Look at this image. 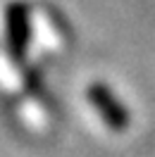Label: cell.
Listing matches in <instances>:
<instances>
[{
    "mask_svg": "<svg viewBox=\"0 0 155 157\" xmlns=\"http://www.w3.org/2000/svg\"><path fill=\"white\" fill-rule=\"evenodd\" d=\"M29 12L24 5H12L7 10V40H10V50L14 55H22V50L26 45L29 38Z\"/></svg>",
    "mask_w": 155,
    "mask_h": 157,
    "instance_id": "cell-2",
    "label": "cell"
},
{
    "mask_svg": "<svg viewBox=\"0 0 155 157\" xmlns=\"http://www.w3.org/2000/svg\"><path fill=\"white\" fill-rule=\"evenodd\" d=\"M88 100H91V102L98 107L100 117L105 119L112 128L122 131V128L126 126L129 117H126L124 107L119 105V100H117L115 95L105 88V86H100V83H98V86H91V88H88Z\"/></svg>",
    "mask_w": 155,
    "mask_h": 157,
    "instance_id": "cell-1",
    "label": "cell"
}]
</instances>
